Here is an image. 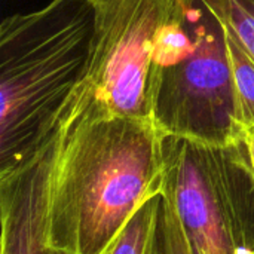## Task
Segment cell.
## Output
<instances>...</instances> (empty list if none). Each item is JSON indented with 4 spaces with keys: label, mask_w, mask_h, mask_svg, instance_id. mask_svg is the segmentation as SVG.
Here are the masks:
<instances>
[{
    "label": "cell",
    "mask_w": 254,
    "mask_h": 254,
    "mask_svg": "<svg viewBox=\"0 0 254 254\" xmlns=\"http://www.w3.org/2000/svg\"><path fill=\"white\" fill-rule=\"evenodd\" d=\"M162 193V132L152 121L73 103L51 182L48 247L101 254L132 214Z\"/></svg>",
    "instance_id": "obj_1"
},
{
    "label": "cell",
    "mask_w": 254,
    "mask_h": 254,
    "mask_svg": "<svg viewBox=\"0 0 254 254\" xmlns=\"http://www.w3.org/2000/svg\"><path fill=\"white\" fill-rule=\"evenodd\" d=\"M91 0H51L0 24V176L58 132L92 57Z\"/></svg>",
    "instance_id": "obj_2"
},
{
    "label": "cell",
    "mask_w": 254,
    "mask_h": 254,
    "mask_svg": "<svg viewBox=\"0 0 254 254\" xmlns=\"http://www.w3.org/2000/svg\"><path fill=\"white\" fill-rule=\"evenodd\" d=\"M150 104L162 134L243 141L226 28L202 0H174L155 49Z\"/></svg>",
    "instance_id": "obj_3"
},
{
    "label": "cell",
    "mask_w": 254,
    "mask_h": 254,
    "mask_svg": "<svg viewBox=\"0 0 254 254\" xmlns=\"http://www.w3.org/2000/svg\"><path fill=\"white\" fill-rule=\"evenodd\" d=\"M162 193L192 254H254V174L244 141L162 134Z\"/></svg>",
    "instance_id": "obj_4"
},
{
    "label": "cell",
    "mask_w": 254,
    "mask_h": 254,
    "mask_svg": "<svg viewBox=\"0 0 254 254\" xmlns=\"http://www.w3.org/2000/svg\"><path fill=\"white\" fill-rule=\"evenodd\" d=\"M91 3L92 57L73 103H91L110 115L152 121L153 57L174 0Z\"/></svg>",
    "instance_id": "obj_5"
},
{
    "label": "cell",
    "mask_w": 254,
    "mask_h": 254,
    "mask_svg": "<svg viewBox=\"0 0 254 254\" xmlns=\"http://www.w3.org/2000/svg\"><path fill=\"white\" fill-rule=\"evenodd\" d=\"M61 135L63 125L31 161L0 176L1 254H49L48 208Z\"/></svg>",
    "instance_id": "obj_6"
},
{
    "label": "cell",
    "mask_w": 254,
    "mask_h": 254,
    "mask_svg": "<svg viewBox=\"0 0 254 254\" xmlns=\"http://www.w3.org/2000/svg\"><path fill=\"white\" fill-rule=\"evenodd\" d=\"M101 254H167L164 193L149 198Z\"/></svg>",
    "instance_id": "obj_7"
},
{
    "label": "cell",
    "mask_w": 254,
    "mask_h": 254,
    "mask_svg": "<svg viewBox=\"0 0 254 254\" xmlns=\"http://www.w3.org/2000/svg\"><path fill=\"white\" fill-rule=\"evenodd\" d=\"M238 118L244 131L254 128V58L226 30Z\"/></svg>",
    "instance_id": "obj_8"
},
{
    "label": "cell",
    "mask_w": 254,
    "mask_h": 254,
    "mask_svg": "<svg viewBox=\"0 0 254 254\" xmlns=\"http://www.w3.org/2000/svg\"><path fill=\"white\" fill-rule=\"evenodd\" d=\"M254 58V0H202Z\"/></svg>",
    "instance_id": "obj_9"
},
{
    "label": "cell",
    "mask_w": 254,
    "mask_h": 254,
    "mask_svg": "<svg viewBox=\"0 0 254 254\" xmlns=\"http://www.w3.org/2000/svg\"><path fill=\"white\" fill-rule=\"evenodd\" d=\"M165 232H167V254H192L186 235L177 219V214L167 198H165Z\"/></svg>",
    "instance_id": "obj_10"
},
{
    "label": "cell",
    "mask_w": 254,
    "mask_h": 254,
    "mask_svg": "<svg viewBox=\"0 0 254 254\" xmlns=\"http://www.w3.org/2000/svg\"><path fill=\"white\" fill-rule=\"evenodd\" d=\"M244 146H246V150H247V156H249V162H250V168L254 174V128H250L246 131L244 134Z\"/></svg>",
    "instance_id": "obj_11"
},
{
    "label": "cell",
    "mask_w": 254,
    "mask_h": 254,
    "mask_svg": "<svg viewBox=\"0 0 254 254\" xmlns=\"http://www.w3.org/2000/svg\"><path fill=\"white\" fill-rule=\"evenodd\" d=\"M49 254H58V253H54V252H51V250H49Z\"/></svg>",
    "instance_id": "obj_12"
}]
</instances>
